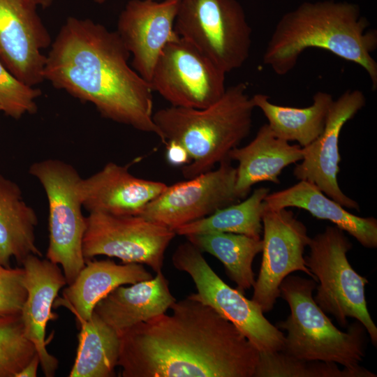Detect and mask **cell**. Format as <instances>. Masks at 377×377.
Wrapping results in <instances>:
<instances>
[{
    "mask_svg": "<svg viewBox=\"0 0 377 377\" xmlns=\"http://www.w3.org/2000/svg\"><path fill=\"white\" fill-rule=\"evenodd\" d=\"M242 200L236 189V168L226 160L216 169L167 186L139 215L175 230Z\"/></svg>",
    "mask_w": 377,
    "mask_h": 377,
    "instance_id": "obj_12",
    "label": "cell"
},
{
    "mask_svg": "<svg viewBox=\"0 0 377 377\" xmlns=\"http://www.w3.org/2000/svg\"><path fill=\"white\" fill-rule=\"evenodd\" d=\"M29 172L43 186L48 202L46 258L61 265L69 285L86 263L82 242L87 217L82 214L78 192L82 177L73 165L54 158L32 163Z\"/></svg>",
    "mask_w": 377,
    "mask_h": 377,
    "instance_id": "obj_7",
    "label": "cell"
},
{
    "mask_svg": "<svg viewBox=\"0 0 377 377\" xmlns=\"http://www.w3.org/2000/svg\"><path fill=\"white\" fill-rule=\"evenodd\" d=\"M46 56L45 80L102 117L138 131L161 135L153 120L154 91L128 64L117 32L91 19L68 17Z\"/></svg>",
    "mask_w": 377,
    "mask_h": 377,
    "instance_id": "obj_2",
    "label": "cell"
},
{
    "mask_svg": "<svg viewBox=\"0 0 377 377\" xmlns=\"http://www.w3.org/2000/svg\"><path fill=\"white\" fill-rule=\"evenodd\" d=\"M255 108L260 109L268 121L267 125L274 135L288 142H297L304 147L323 133L330 108L334 101L325 91H317L311 105L295 108L276 105L265 94L252 97Z\"/></svg>",
    "mask_w": 377,
    "mask_h": 377,
    "instance_id": "obj_24",
    "label": "cell"
},
{
    "mask_svg": "<svg viewBox=\"0 0 377 377\" xmlns=\"http://www.w3.org/2000/svg\"><path fill=\"white\" fill-rule=\"evenodd\" d=\"M181 0H130L117 32L133 57V68L148 82L165 46L178 35L175 22Z\"/></svg>",
    "mask_w": 377,
    "mask_h": 377,
    "instance_id": "obj_16",
    "label": "cell"
},
{
    "mask_svg": "<svg viewBox=\"0 0 377 377\" xmlns=\"http://www.w3.org/2000/svg\"><path fill=\"white\" fill-rule=\"evenodd\" d=\"M316 281L296 275L287 276L280 286V297L290 313L276 327L286 330L281 351L293 357L341 364L357 369L365 356L366 329L356 320L347 332L339 330L313 297Z\"/></svg>",
    "mask_w": 377,
    "mask_h": 377,
    "instance_id": "obj_5",
    "label": "cell"
},
{
    "mask_svg": "<svg viewBox=\"0 0 377 377\" xmlns=\"http://www.w3.org/2000/svg\"><path fill=\"white\" fill-rule=\"evenodd\" d=\"M264 201L266 208L303 209L313 217L330 221L353 236L362 246L368 249L377 247V220L374 217H361L350 213L314 184L300 180L287 188L269 193Z\"/></svg>",
    "mask_w": 377,
    "mask_h": 377,
    "instance_id": "obj_22",
    "label": "cell"
},
{
    "mask_svg": "<svg viewBox=\"0 0 377 377\" xmlns=\"http://www.w3.org/2000/svg\"><path fill=\"white\" fill-rule=\"evenodd\" d=\"M165 145L166 161L170 165L182 168L189 163L188 153L182 145L175 141H168Z\"/></svg>",
    "mask_w": 377,
    "mask_h": 377,
    "instance_id": "obj_32",
    "label": "cell"
},
{
    "mask_svg": "<svg viewBox=\"0 0 377 377\" xmlns=\"http://www.w3.org/2000/svg\"><path fill=\"white\" fill-rule=\"evenodd\" d=\"M152 278L142 264L89 260L54 302L68 308L80 324L91 318L97 303L115 288Z\"/></svg>",
    "mask_w": 377,
    "mask_h": 377,
    "instance_id": "obj_21",
    "label": "cell"
},
{
    "mask_svg": "<svg viewBox=\"0 0 377 377\" xmlns=\"http://www.w3.org/2000/svg\"><path fill=\"white\" fill-rule=\"evenodd\" d=\"M175 230L140 215L89 213L82 251L87 260L97 256L117 258L123 263L147 265L157 273Z\"/></svg>",
    "mask_w": 377,
    "mask_h": 377,
    "instance_id": "obj_10",
    "label": "cell"
},
{
    "mask_svg": "<svg viewBox=\"0 0 377 377\" xmlns=\"http://www.w3.org/2000/svg\"><path fill=\"white\" fill-rule=\"evenodd\" d=\"M308 246L305 264L318 282L313 297L316 303L326 314L334 316L342 327L348 326L349 318L361 323L376 346L377 327L365 297L369 281L355 272L348 260L347 253L353 244L344 231L336 226H327L311 237Z\"/></svg>",
    "mask_w": 377,
    "mask_h": 377,
    "instance_id": "obj_6",
    "label": "cell"
},
{
    "mask_svg": "<svg viewBox=\"0 0 377 377\" xmlns=\"http://www.w3.org/2000/svg\"><path fill=\"white\" fill-rule=\"evenodd\" d=\"M366 104L364 94L358 89L346 90L334 100L325 128L320 135L302 147L303 158L293 170L297 179L314 184L327 196L344 208L360 210L359 204L347 196L337 181L341 158L339 138L343 126Z\"/></svg>",
    "mask_w": 377,
    "mask_h": 377,
    "instance_id": "obj_14",
    "label": "cell"
},
{
    "mask_svg": "<svg viewBox=\"0 0 377 377\" xmlns=\"http://www.w3.org/2000/svg\"><path fill=\"white\" fill-rule=\"evenodd\" d=\"M359 6L348 1H305L283 14L266 46L263 60L276 75H285L310 48L327 50L360 66L372 90L377 89V62L371 53L377 47V31Z\"/></svg>",
    "mask_w": 377,
    "mask_h": 377,
    "instance_id": "obj_3",
    "label": "cell"
},
{
    "mask_svg": "<svg viewBox=\"0 0 377 377\" xmlns=\"http://www.w3.org/2000/svg\"><path fill=\"white\" fill-rule=\"evenodd\" d=\"M119 334L122 377H253L260 352L229 320L188 295Z\"/></svg>",
    "mask_w": 377,
    "mask_h": 377,
    "instance_id": "obj_1",
    "label": "cell"
},
{
    "mask_svg": "<svg viewBox=\"0 0 377 377\" xmlns=\"http://www.w3.org/2000/svg\"><path fill=\"white\" fill-rule=\"evenodd\" d=\"M40 365V358L38 354L17 374L15 377H36Z\"/></svg>",
    "mask_w": 377,
    "mask_h": 377,
    "instance_id": "obj_33",
    "label": "cell"
},
{
    "mask_svg": "<svg viewBox=\"0 0 377 377\" xmlns=\"http://www.w3.org/2000/svg\"><path fill=\"white\" fill-rule=\"evenodd\" d=\"M4 268H6V267H3L0 264V271H1L2 269H3Z\"/></svg>",
    "mask_w": 377,
    "mask_h": 377,
    "instance_id": "obj_36",
    "label": "cell"
},
{
    "mask_svg": "<svg viewBox=\"0 0 377 377\" xmlns=\"http://www.w3.org/2000/svg\"><path fill=\"white\" fill-rule=\"evenodd\" d=\"M22 267L27 293L20 313L25 336L35 346L43 374L52 377L59 362L47 349L45 331L48 322L54 318L52 309L55 299L67 282L58 265L47 258L30 255Z\"/></svg>",
    "mask_w": 377,
    "mask_h": 377,
    "instance_id": "obj_17",
    "label": "cell"
},
{
    "mask_svg": "<svg viewBox=\"0 0 377 377\" xmlns=\"http://www.w3.org/2000/svg\"><path fill=\"white\" fill-rule=\"evenodd\" d=\"M80 326L77 355L68 376H114L120 347L118 332L94 312Z\"/></svg>",
    "mask_w": 377,
    "mask_h": 377,
    "instance_id": "obj_26",
    "label": "cell"
},
{
    "mask_svg": "<svg viewBox=\"0 0 377 377\" xmlns=\"http://www.w3.org/2000/svg\"><path fill=\"white\" fill-rule=\"evenodd\" d=\"M36 354L20 313L0 316V377H15Z\"/></svg>",
    "mask_w": 377,
    "mask_h": 377,
    "instance_id": "obj_29",
    "label": "cell"
},
{
    "mask_svg": "<svg viewBox=\"0 0 377 377\" xmlns=\"http://www.w3.org/2000/svg\"><path fill=\"white\" fill-rule=\"evenodd\" d=\"M92 1H94L96 3L102 4V3H104L105 2H106L108 0H92Z\"/></svg>",
    "mask_w": 377,
    "mask_h": 377,
    "instance_id": "obj_35",
    "label": "cell"
},
{
    "mask_svg": "<svg viewBox=\"0 0 377 377\" xmlns=\"http://www.w3.org/2000/svg\"><path fill=\"white\" fill-rule=\"evenodd\" d=\"M167 184L132 175L128 165L109 162L78 184L82 207L89 213L139 215Z\"/></svg>",
    "mask_w": 377,
    "mask_h": 377,
    "instance_id": "obj_18",
    "label": "cell"
},
{
    "mask_svg": "<svg viewBox=\"0 0 377 377\" xmlns=\"http://www.w3.org/2000/svg\"><path fill=\"white\" fill-rule=\"evenodd\" d=\"M267 187L255 189L247 198L225 207L201 219L177 228L176 235L190 236L207 232H230L260 239L263 232L262 218L265 209Z\"/></svg>",
    "mask_w": 377,
    "mask_h": 377,
    "instance_id": "obj_27",
    "label": "cell"
},
{
    "mask_svg": "<svg viewBox=\"0 0 377 377\" xmlns=\"http://www.w3.org/2000/svg\"><path fill=\"white\" fill-rule=\"evenodd\" d=\"M201 252H206L219 260L229 279L237 289L244 292L254 286L253 271L255 257L262 252L263 242L244 235L230 232H207L186 237Z\"/></svg>",
    "mask_w": 377,
    "mask_h": 377,
    "instance_id": "obj_25",
    "label": "cell"
},
{
    "mask_svg": "<svg viewBox=\"0 0 377 377\" xmlns=\"http://www.w3.org/2000/svg\"><path fill=\"white\" fill-rule=\"evenodd\" d=\"M262 223L263 257L251 300L265 313L274 308L280 297L281 283L287 276L300 271L315 281L316 278L306 266L304 256L311 237L294 213L287 208L265 207Z\"/></svg>",
    "mask_w": 377,
    "mask_h": 377,
    "instance_id": "obj_13",
    "label": "cell"
},
{
    "mask_svg": "<svg viewBox=\"0 0 377 377\" xmlns=\"http://www.w3.org/2000/svg\"><path fill=\"white\" fill-rule=\"evenodd\" d=\"M173 266L187 273L197 292L189 295L209 306L232 323L260 353L281 351L285 335L264 316L260 306L226 283L189 241L180 244L172 256Z\"/></svg>",
    "mask_w": 377,
    "mask_h": 377,
    "instance_id": "obj_9",
    "label": "cell"
},
{
    "mask_svg": "<svg viewBox=\"0 0 377 377\" xmlns=\"http://www.w3.org/2000/svg\"><path fill=\"white\" fill-rule=\"evenodd\" d=\"M1 112V108H0V112Z\"/></svg>",
    "mask_w": 377,
    "mask_h": 377,
    "instance_id": "obj_37",
    "label": "cell"
},
{
    "mask_svg": "<svg viewBox=\"0 0 377 377\" xmlns=\"http://www.w3.org/2000/svg\"><path fill=\"white\" fill-rule=\"evenodd\" d=\"M175 300L161 271L152 279L115 288L97 303L93 312L119 334L165 313Z\"/></svg>",
    "mask_w": 377,
    "mask_h": 377,
    "instance_id": "obj_19",
    "label": "cell"
},
{
    "mask_svg": "<svg viewBox=\"0 0 377 377\" xmlns=\"http://www.w3.org/2000/svg\"><path fill=\"white\" fill-rule=\"evenodd\" d=\"M226 73L180 36L163 48L149 82L172 106L204 108L224 94Z\"/></svg>",
    "mask_w": 377,
    "mask_h": 377,
    "instance_id": "obj_11",
    "label": "cell"
},
{
    "mask_svg": "<svg viewBox=\"0 0 377 377\" xmlns=\"http://www.w3.org/2000/svg\"><path fill=\"white\" fill-rule=\"evenodd\" d=\"M40 89L30 86L13 75L0 60V108L6 115L18 119L26 114H34Z\"/></svg>",
    "mask_w": 377,
    "mask_h": 377,
    "instance_id": "obj_30",
    "label": "cell"
},
{
    "mask_svg": "<svg viewBox=\"0 0 377 377\" xmlns=\"http://www.w3.org/2000/svg\"><path fill=\"white\" fill-rule=\"evenodd\" d=\"M50 34L26 0H0V60L23 82L35 87L43 82Z\"/></svg>",
    "mask_w": 377,
    "mask_h": 377,
    "instance_id": "obj_15",
    "label": "cell"
},
{
    "mask_svg": "<svg viewBox=\"0 0 377 377\" xmlns=\"http://www.w3.org/2000/svg\"><path fill=\"white\" fill-rule=\"evenodd\" d=\"M29 4L35 8L42 7L43 8H49L54 0H26Z\"/></svg>",
    "mask_w": 377,
    "mask_h": 377,
    "instance_id": "obj_34",
    "label": "cell"
},
{
    "mask_svg": "<svg viewBox=\"0 0 377 377\" xmlns=\"http://www.w3.org/2000/svg\"><path fill=\"white\" fill-rule=\"evenodd\" d=\"M302 158V147L277 138L267 124L260 127L249 144L237 147L229 154V159L237 162L236 189L243 199L257 183L279 184L282 170Z\"/></svg>",
    "mask_w": 377,
    "mask_h": 377,
    "instance_id": "obj_20",
    "label": "cell"
},
{
    "mask_svg": "<svg viewBox=\"0 0 377 377\" xmlns=\"http://www.w3.org/2000/svg\"><path fill=\"white\" fill-rule=\"evenodd\" d=\"M174 28L226 74L249 57L252 29L237 0H181Z\"/></svg>",
    "mask_w": 377,
    "mask_h": 377,
    "instance_id": "obj_8",
    "label": "cell"
},
{
    "mask_svg": "<svg viewBox=\"0 0 377 377\" xmlns=\"http://www.w3.org/2000/svg\"><path fill=\"white\" fill-rule=\"evenodd\" d=\"M247 86L238 83L204 108L170 106L154 112L161 142L175 141L187 151L190 162L182 168L191 178L229 159V154L250 133L255 109Z\"/></svg>",
    "mask_w": 377,
    "mask_h": 377,
    "instance_id": "obj_4",
    "label": "cell"
},
{
    "mask_svg": "<svg viewBox=\"0 0 377 377\" xmlns=\"http://www.w3.org/2000/svg\"><path fill=\"white\" fill-rule=\"evenodd\" d=\"M27 294L22 267L0 271V316L20 313Z\"/></svg>",
    "mask_w": 377,
    "mask_h": 377,
    "instance_id": "obj_31",
    "label": "cell"
},
{
    "mask_svg": "<svg viewBox=\"0 0 377 377\" xmlns=\"http://www.w3.org/2000/svg\"><path fill=\"white\" fill-rule=\"evenodd\" d=\"M36 212L25 201L20 186L0 174V264L10 267L14 258L22 265L30 255L42 257L36 244Z\"/></svg>",
    "mask_w": 377,
    "mask_h": 377,
    "instance_id": "obj_23",
    "label": "cell"
},
{
    "mask_svg": "<svg viewBox=\"0 0 377 377\" xmlns=\"http://www.w3.org/2000/svg\"><path fill=\"white\" fill-rule=\"evenodd\" d=\"M364 367L340 369L337 364L320 360H306L282 351L260 353L253 377H376Z\"/></svg>",
    "mask_w": 377,
    "mask_h": 377,
    "instance_id": "obj_28",
    "label": "cell"
}]
</instances>
